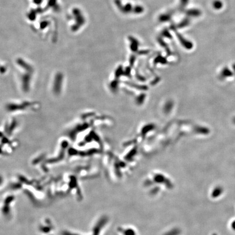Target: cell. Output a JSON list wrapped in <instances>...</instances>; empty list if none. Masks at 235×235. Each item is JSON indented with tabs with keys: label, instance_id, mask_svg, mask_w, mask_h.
Wrapping results in <instances>:
<instances>
[{
	"label": "cell",
	"instance_id": "1",
	"mask_svg": "<svg viewBox=\"0 0 235 235\" xmlns=\"http://www.w3.org/2000/svg\"><path fill=\"white\" fill-rule=\"evenodd\" d=\"M220 193H221L220 189L218 188L216 189H215V191H214L213 195L214 197H215V196H218L217 195H219V194H220Z\"/></svg>",
	"mask_w": 235,
	"mask_h": 235
},
{
	"label": "cell",
	"instance_id": "2",
	"mask_svg": "<svg viewBox=\"0 0 235 235\" xmlns=\"http://www.w3.org/2000/svg\"><path fill=\"white\" fill-rule=\"evenodd\" d=\"M232 228H234L235 230V221H234V223H232Z\"/></svg>",
	"mask_w": 235,
	"mask_h": 235
}]
</instances>
